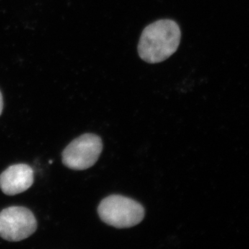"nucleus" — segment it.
<instances>
[{
	"instance_id": "20e7f679",
	"label": "nucleus",
	"mask_w": 249,
	"mask_h": 249,
	"mask_svg": "<svg viewBox=\"0 0 249 249\" xmlns=\"http://www.w3.org/2000/svg\"><path fill=\"white\" fill-rule=\"evenodd\" d=\"M37 229V219L27 208L10 206L0 213V237L5 240L19 242L25 240Z\"/></svg>"
},
{
	"instance_id": "7ed1b4c3",
	"label": "nucleus",
	"mask_w": 249,
	"mask_h": 249,
	"mask_svg": "<svg viewBox=\"0 0 249 249\" xmlns=\"http://www.w3.org/2000/svg\"><path fill=\"white\" fill-rule=\"evenodd\" d=\"M103 150L101 137L85 134L72 141L62 153V163L70 169L84 170L96 163Z\"/></svg>"
},
{
	"instance_id": "f257e3e1",
	"label": "nucleus",
	"mask_w": 249,
	"mask_h": 249,
	"mask_svg": "<svg viewBox=\"0 0 249 249\" xmlns=\"http://www.w3.org/2000/svg\"><path fill=\"white\" fill-rule=\"evenodd\" d=\"M181 37V29L175 21H155L142 31L138 44L139 57L149 64L165 61L177 52Z\"/></svg>"
},
{
	"instance_id": "423d86ee",
	"label": "nucleus",
	"mask_w": 249,
	"mask_h": 249,
	"mask_svg": "<svg viewBox=\"0 0 249 249\" xmlns=\"http://www.w3.org/2000/svg\"><path fill=\"white\" fill-rule=\"evenodd\" d=\"M3 108H4V101H3L2 94H1V91H0V116L2 113Z\"/></svg>"
},
{
	"instance_id": "f03ea898",
	"label": "nucleus",
	"mask_w": 249,
	"mask_h": 249,
	"mask_svg": "<svg viewBox=\"0 0 249 249\" xmlns=\"http://www.w3.org/2000/svg\"><path fill=\"white\" fill-rule=\"evenodd\" d=\"M98 213L101 220L108 225L117 229H127L142 222L145 216V210L134 199L114 195L101 201Z\"/></svg>"
},
{
	"instance_id": "39448f33",
	"label": "nucleus",
	"mask_w": 249,
	"mask_h": 249,
	"mask_svg": "<svg viewBox=\"0 0 249 249\" xmlns=\"http://www.w3.org/2000/svg\"><path fill=\"white\" fill-rule=\"evenodd\" d=\"M34 181V170L24 163L11 165L0 175V188L6 196L24 193L32 186Z\"/></svg>"
}]
</instances>
